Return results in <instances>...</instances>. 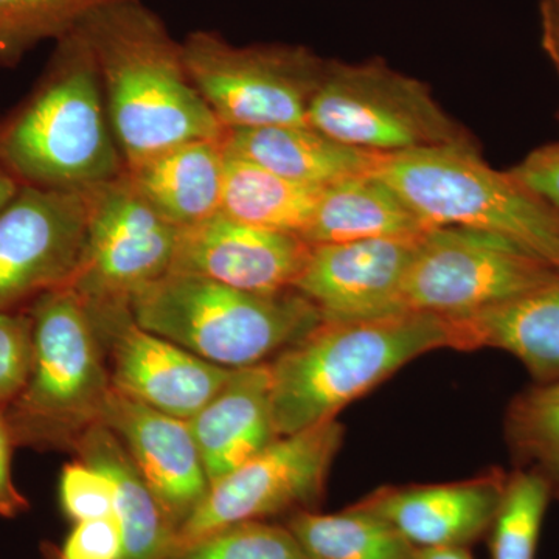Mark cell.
I'll return each mask as SVG.
<instances>
[{
  "mask_svg": "<svg viewBox=\"0 0 559 559\" xmlns=\"http://www.w3.org/2000/svg\"><path fill=\"white\" fill-rule=\"evenodd\" d=\"M311 248L299 235L248 226L218 212L179 229L171 271L249 293H283L294 289Z\"/></svg>",
  "mask_w": 559,
  "mask_h": 559,
  "instance_id": "cell-15",
  "label": "cell"
},
{
  "mask_svg": "<svg viewBox=\"0 0 559 559\" xmlns=\"http://www.w3.org/2000/svg\"><path fill=\"white\" fill-rule=\"evenodd\" d=\"M510 173L559 213V142L533 150Z\"/></svg>",
  "mask_w": 559,
  "mask_h": 559,
  "instance_id": "cell-33",
  "label": "cell"
},
{
  "mask_svg": "<svg viewBox=\"0 0 559 559\" xmlns=\"http://www.w3.org/2000/svg\"><path fill=\"white\" fill-rule=\"evenodd\" d=\"M98 75L124 167L190 140L223 139L191 81L182 43L142 0H121L79 28Z\"/></svg>",
  "mask_w": 559,
  "mask_h": 559,
  "instance_id": "cell-1",
  "label": "cell"
},
{
  "mask_svg": "<svg viewBox=\"0 0 559 559\" xmlns=\"http://www.w3.org/2000/svg\"><path fill=\"white\" fill-rule=\"evenodd\" d=\"M507 477L495 469L450 484L384 487L356 506L388 521L414 549L468 547L491 527Z\"/></svg>",
  "mask_w": 559,
  "mask_h": 559,
  "instance_id": "cell-17",
  "label": "cell"
},
{
  "mask_svg": "<svg viewBox=\"0 0 559 559\" xmlns=\"http://www.w3.org/2000/svg\"><path fill=\"white\" fill-rule=\"evenodd\" d=\"M377 173L342 180L320 193L301 238L311 246L412 237L432 229Z\"/></svg>",
  "mask_w": 559,
  "mask_h": 559,
  "instance_id": "cell-23",
  "label": "cell"
},
{
  "mask_svg": "<svg viewBox=\"0 0 559 559\" xmlns=\"http://www.w3.org/2000/svg\"><path fill=\"white\" fill-rule=\"evenodd\" d=\"M121 0H0V66L11 68L46 40L66 38Z\"/></svg>",
  "mask_w": 559,
  "mask_h": 559,
  "instance_id": "cell-26",
  "label": "cell"
},
{
  "mask_svg": "<svg viewBox=\"0 0 559 559\" xmlns=\"http://www.w3.org/2000/svg\"><path fill=\"white\" fill-rule=\"evenodd\" d=\"M14 448L16 444L7 421L5 407L0 406V518L7 520H13L31 509V503L13 479L11 459Z\"/></svg>",
  "mask_w": 559,
  "mask_h": 559,
  "instance_id": "cell-34",
  "label": "cell"
},
{
  "mask_svg": "<svg viewBox=\"0 0 559 559\" xmlns=\"http://www.w3.org/2000/svg\"><path fill=\"white\" fill-rule=\"evenodd\" d=\"M559 280V272L513 242L465 229L432 227L404 280L403 310L462 318Z\"/></svg>",
  "mask_w": 559,
  "mask_h": 559,
  "instance_id": "cell-9",
  "label": "cell"
},
{
  "mask_svg": "<svg viewBox=\"0 0 559 559\" xmlns=\"http://www.w3.org/2000/svg\"><path fill=\"white\" fill-rule=\"evenodd\" d=\"M0 165L21 186L51 190L86 191L123 175L100 75L79 31L55 43L38 86L0 120Z\"/></svg>",
  "mask_w": 559,
  "mask_h": 559,
  "instance_id": "cell-3",
  "label": "cell"
},
{
  "mask_svg": "<svg viewBox=\"0 0 559 559\" xmlns=\"http://www.w3.org/2000/svg\"><path fill=\"white\" fill-rule=\"evenodd\" d=\"M187 423L212 487L278 439L270 362L231 371L226 385Z\"/></svg>",
  "mask_w": 559,
  "mask_h": 559,
  "instance_id": "cell-18",
  "label": "cell"
},
{
  "mask_svg": "<svg viewBox=\"0 0 559 559\" xmlns=\"http://www.w3.org/2000/svg\"><path fill=\"white\" fill-rule=\"evenodd\" d=\"M84 305L105 352L110 385L120 393L189 419L229 381L234 370L142 329L128 301Z\"/></svg>",
  "mask_w": 559,
  "mask_h": 559,
  "instance_id": "cell-12",
  "label": "cell"
},
{
  "mask_svg": "<svg viewBox=\"0 0 559 559\" xmlns=\"http://www.w3.org/2000/svg\"><path fill=\"white\" fill-rule=\"evenodd\" d=\"M100 423L119 437L179 530L210 489L187 419L153 409L112 388Z\"/></svg>",
  "mask_w": 559,
  "mask_h": 559,
  "instance_id": "cell-16",
  "label": "cell"
},
{
  "mask_svg": "<svg viewBox=\"0 0 559 559\" xmlns=\"http://www.w3.org/2000/svg\"><path fill=\"white\" fill-rule=\"evenodd\" d=\"M344 440V426L326 419L300 432L278 437L270 447L210 487L207 496L180 525L175 547L246 521L314 510Z\"/></svg>",
  "mask_w": 559,
  "mask_h": 559,
  "instance_id": "cell-10",
  "label": "cell"
},
{
  "mask_svg": "<svg viewBox=\"0 0 559 559\" xmlns=\"http://www.w3.org/2000/svg\"><path fill=\"white\" fill-rule=\"evenodd\" d=\"M33 359V322L27 308L0 312V406L16 399Z\"/></svg>",
  "mask_w": 559,
  "mask_h": 559,
  "instance_id": "cell-31",
  "label": "cell"
},
{
  "mask_svg": "<svg viewBox=\"0 0 559 559\" xmlns=\"http://www.w3.org/2000/svg\"><path fill=\"white\" fill-rule=\"evenodd\" d=\"M60 559H121L123 533L117 518L79 522L62 547Z\"/></svg>",
  "mask_w": 559,
  "mask_h": 559,
  "instance_id": "cell-32",
  "label": "cell"
},
{
  "mask_svg": "<svg viewBox=\"0 0 559 559\" xmlns=\"http://www.w3.org/2000/svg\"><path fill=\"white\" fill-rule=\"evenodd\" d=\"M165 559H307L285 524L246 521L176 547Z\"/></svg>",
  "mask_w": 559,
  "mask_h": 559,
  "instance_id": "cell-29",
  "label": "cell"
},
{
  "mask_svg": "<svg viewBox=\"0 0 559 559\" xmlns=\"http://www.w3.org/2000/svg\"><path fill=\"white\" fill-rule=\"evenodd\" d=\"M187 72L224 128L308 124L325 58L296 44L237 46L210 31L182 40Z\"/></svg>",
  "mask_w": 559,
  "mask_h": 559,
  "instance_id": "cell-8",
  "label": "cell"
},
{
  "mask_svg": "<svg viewBox=\"0 0 559 559\" xmlns=\"http://www.w3.org/2000/svg\"><path fill=\"white\" fill-rule=\"evenodd\" d=\"M40 555H43V559H60L58 547L51 543H44L43 546H40Z\"/></svg>",
  "mask_w": 559,
  "mask_h": 559,
  "instance_id": "cell-38",
  "label": "cell"
},
{
  "mask_svg": "<svg viewBox=\"0 0 559 559\" xmlns=\"http://www.w3.org/2000/svg\"><path fill=\"white\" fill-rule=\"evenodd\" d=\"M84 191L21 186L0 212V312L68 286L86 237Z\"/></svg>",
  "mask_w": 559,
  "mask_h": 559,
  "instance_id": "cell-13",
  "label": "cell"
},
{
  "mask_svg": "<svg viewBox=\"0 0 559 559\" xmlns=\"http://www.w3.org/2000/svg\"><path fill=\"white\" fill-rule=\"evenodd\" d=\"M551 499L549 484L535 471L520 468L509 474L498 513L488 530L491 559H536Z\"/></svg>",
  "mask_w": 559,
  "mask_h": 559,
  "instance_id": "cell-28",
  "label": "cell"
},
{
  "mask_svg": "<svg viewBox=\"0 0 559 559\" xmlns=\"http://www.w3.org/2000/svg\"><path fill=\"white\" fill-rule=\"evenodd\" d=\"M224 146L282 178L316 189L377 173L385 157L337 142L310 124L227 128Z\"/></svg>",
  "mask_w": 559,
  "mask_h": 559,
  "instance_id": "cell-19",
  "label": "cell"
},
{
  "mask_svg": "<svg viewBox=\"0 0 559 559\" xmlns=\"http://www.w3.org/2000/svg\"><path fill=\"white\" fill-rule=\"evenodd\" d=\"M307 559H412L414 547L388 521L360 507L301 510L285 522Z\"/></svg>",
  "mask_w": 559,
  "mask_h": 559,
  "instance_id": "cell-25",
  "label": "cell"
},
{
  "mask_svg": "<svg viewBox=\"0 0 559 559\" xmlns=\"http://www.w3.org/2000/svg\"><path fill=\"white\" fill-rule=\"evenodd\" d=\"M412 559H474L468 547H428L414 549Z\"/></svg>",
  "mask_w": 559,
  "mask_h": 559,
  "instance_id": "cell-36",
  "label": "cell"
},
{
  "mask_svg": "<svg viewBox=\"0 0 559 559\" xmlns=\"http://www.w3.org/2000/svg\"><path fill=\"white\" fill-rule=\"evenodd\" d=\"M219 212L260 229L304 235L323 189L282 178L226 150Z\"/></svg>",
  "mask_w": 559,
  "mask_h": 559,
  "instance_id": "cell-24",
  "label": "cell"
},
{
  "mask_svg": "<svg viewBox=\"0 0 559 559\" xmlns=\"http://www.w3.org/2000/svg\"><path fill=\"white\" fill-rule=\"evenodd\" d=\"M72 452L102 471L112 485L114 511L123 533L121 559L167 558L175 547L178 528L119 437L97 423L73 443Z\"/></svg>",
  "mask_w": 559,
  "mask_h": 559,
  "instance_id": "cell-21",
  "label": "cell"
},
{
  "mask_svg": "<svg viewBox=\"0 0 559 559\" xmlns=\"http://www.w3.org/2000/svg\"><path fill=\"white\" fill-rule=\"evenodd\" d=\"M540 43L559 76V0H539Z\"/></svg>",
  "mask_w": 559,
  "mask_h": 559,
  "instance_id": "cell-35",
  "label": "cell"
},
{
  "mask_svg": "<svg viewBox=\"0 0 559 559\" xmlns=\"http://www.w3.org/2000/svg\"><path fill=\"white\" fill-rule=\"evenodd\" d=\"M441 348L468 349L459 318L406 310L370 319L322 320L270 362L277 436L336 418L412 360Z\"/></svg>",
  "mask_w": 559,
  "mask_h": 559,
  "instance_id": "cell-2",
  "label": "cell"
},
{
  "mask_svg": "<svg viewBox=\"0 0 559 559\" xmlns=\"http://www.w3.org/2000/svg\"><path fill=\"white\" fill-rule=\"evenodd\" d=\"M506 433L521 468L540 474L559 499V381L532 385L511 401Z\"/></svg>",
  "mask_w": 559,
  "mask_h": 559,
  "instance_id": "cell-27",
  "label": "cell"
},
{
  "mask_svg": "<svg viewBox=\"0 0 559 559\" xmlns=\"http://www.w3.org/2000/svg\"><path fill=\"white\" fill-rule=\"evenodd\" d=\"M307 123L367 153L479 150L473 134L441 108L423 81L381 58L326 60L308 108Z\"/></svg>",
  "mask_w": 559,
  "mask_h": 559,
  "instance_id": "cell-7",
  "label": "cell"
},
{
  "mask_svg": "<svg viewBox=\"0 0 559 559\" xmlns=\"http://www.w3.org/2000/svg\"><path fill=\"white\" fill-rule=\"evenodd\" d=\"M223 139L190 140L124 167L127 178L178 229L216 215L226 171Z\"/></svg>",
  "mask_w": 559,
  "mask_h": 559,
  "instance_id": "cell-20",
  "label": "cell"
},
{
  "mask_svg": "<svg viewBox=\"0 0 559 559\" xmlns=\"http://www.w3.org/2000/svg\"><path fill=\"white\" fill-rule=\"evenodd\" d=\"M377 175L433 227L495 235L559 272V213L474 148L385 156Z\"/></svg>",
  "mask_w": 559,
  "mask_h": 559,
  "instance_id": "cell-6",
  "label": "cell"
},
{
  "mask_svg": "<svg viewBox=\"0 0 559 559\" xmlns=\"http://www.w3.org/2000/svg\"><path fill=\"white\" fill-rule=\"evenodd\" d=\"M86 237L69 288L84 304L128 301L171 271L179 229L131 186L127 173L84 191Z\"/></svg>",
  "mask_w": 559,
  "mask_h": 559,
  "instance_id": "cell-11",
  "label": "cell"
},
{
  "mask_svg": "<svg viewBox=\"0 0 559 559\" xmlns=\"http://www.w3.org/2000/svg\"><path fill=\"white\" fill-rule=\"evenodd\" d=\"M33 359L27 382L5 406L16 448L72 451L102 421L110 389L105 352L86 305L69 286L27 305Z\"/></svg>",
  "mask_w": 559,
  "mask_h": 559,
  "instance_id": "cell-5",
  "label": "cell"
},
{
  "mask_svg": "<svg viewBox=\"0 0 559 559\" xmlns=\"http://www.w3.org/2000/svg\"><path fill=\"white\" fill-rule=\"evenodd\" d=\"M130 308L142 329L230 370L271 362L322 322L297 290L249 293L173 271L134 294Z\"/></svg>",
  "mask_w": 559,
  "mask_h": 559,
  "instance_id": "cell-4",
  "label": "cell"
},
{
  "mask_svg": "<svg viewBox=\"0 0 559 559\" xmlns=\"http://www.w3.org/2000/svg\"><path fill=\"white\" fill-rule=\"evenodd\" d=\"M21 189V182L0 165V212Z\"/></svg>",
  "mask_w": 559,
  "mask_h": 559,
  "instance_id": "cell-37",
  "label": "cell"
},
{
  "mask_svg": "<svg viewBox=\"0 0 559 559\" xmlns=\"http://www.w3.org/2000/svg\"><path fill=\"white\" fill-rule=\"evenodd\" d=\"M60 498L62 510L75 524L116 516L114 489L108 477L83 460L62 468Z\"/></svg>",
  "mask_w": 559,
  "mask_h": 559,
  "instance_id": "cell-30",
  "label": "cell"
},
{
  "mask_svg": "<svg viewBox=\"0 0 559 559\" xmlns=\"http://www.w3.org/2000/svg\"><path fill=\"white\" fill-rule=\"evenodd\" d=\"M459 319L469 349H502L524 364L536 384L559 381V280Z\"/></svg>",
  "mask_w": 559,
  "mask_h": 559,
  "instance_id": "cell-22",
  "label": "cell"
},
{
  "mask_svg": "<svg viewBox=\"0 0 559 559\" xmlns=\"http://www.w3.org/2000/svg\"><path fill=\"white\" fill-rule=\"evenodd\" d=\"M426 234L312 246L294 290L330 322L404 311V280Z\"/></svg>",
  "mask_w": 559,
  "mask_h": 559,
  "instance_id": "cell-14",
  "label": "cell"
}]
</instances>
